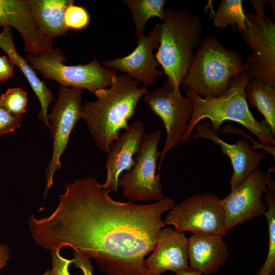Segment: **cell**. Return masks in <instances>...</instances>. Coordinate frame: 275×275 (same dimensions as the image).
Instances as JSON below:
<instances>
[{"instance_id":"cell-28","label":"cell","mask_w":275,"mask_h":275,"mask_svg":"<svg viewBox=\"0 0 275 275\" xmlns=\"http://www.w3.org/2000/svg\"><path fill=\"white\" fill-rule=\"evenodd\" d=\"M22 123V116L11 114L0 104V136L19 128Z\"/></svg>"},{"instance_id":"cell-11","label":"cell","mask_w":275,"mask_h":275,"mask_svg":"<svg viewBox=\"0 0 275 275\" xmlns=\"http://www.w3.org/2000/svg\"><path fill=\"white\" fill-rule=\"evenodd\" d=\"M82 91L79 88L61 86L58 99L48 115L53 143L51 158L45 169L44 197L52 186L56 172L61 167V157L66 149L70 134L77 122L81 119Z\"/></svg>"},{"instance_id":"cell-16","label":"cell","mask_w":275,"mask_h":275,"mask_svg":"<svg viewBox=\"0 0 275 275\" xmlns=\"http://www.w3.org/2000/svg\"><path fill=\"white\" fill-rule=\"evenodd\" d=\"M196 128L197 133L193 137L195 140L205 139L212 141L218 145L223 153L229 158L233 168L231 190L249 177L266 156V151L256 152L246 139L242 138L233 144L224 141L212 131L209 122L198 124Z\"/></svg>"},{"instance_id":"cell-8","label":"cell","mask_w":275,"mask_h":275,"mask_svg":"<svg viewBox=\"0 0 275 275\" xmlns=\"http://www.w3.org/2000/svg\"><path fill=\"white\" fill-rule=\"evenodd\" d=\"M160 137L159 130L145 133L134 156V165L119 177L118 186L123 188V196L132 203L158 202L166 198L160 174L156 173L161 154L158 149Z\"/></svg>"},{"instance_id":"cell-29","label":"cell","mask_w":275,"mask_h":275,"mask_svg":"<svg viewBox=\"0 0 275 275\" xmlns=\"http://www.w3.org/2000/svg\"><path fill=\"white\" fill-rule=\"evenodd\" d=\"M15 67L8 56H0V82H5L13 76Z\"/></svg>"},{"instance_id":"cell-3","label":"cell","mask_w":275,"mask_h":275,"mask_svg":"<svg viewBox=\"0 0 275 275\" xmlns=\"http://www.w3.org/2000/svg\"><path fill=\"white\" fill-rule=\"evenodd\" d=\"M252 79L245 70L232 80L225 93L215 98H202L190 89H184L193 101L194 111L183 143L188 142L194 129L200 121L208 119L212 131L216 134L224 122H235L255 135L262 145L274 148V135L270 128L265 121L257 120L249 108L245 89L246 84Z\"/></svg>"},{"instance_id":"cell-18","label":"cell","mask_w":275,"mask_h":275,"mask_svg":"<svg viewBox=\"0 0 275 275\" xmlns=\"http://www.w3.org/2000/svg\"><path fill=\"white\" fill-rule=\"evenodd\" d=\"M223 238L217 234L191 233L187 244L189 267L204 275L217 272L230 255Z\"/></svg>"},{"instance_id":"cell-2","label":"cell","mask_w":275,"mask_h":275,"mask_svg":"<svg viewBox=\"0 0 275 275\" xmlns=\"http://www.w3.org/2000/svg\"><path fill=\"white\" fill-rule=\"evenodd\" d=\"M147 87L128 75H117L108 87L94 92L97 98L82 105L81 119L87 124L97 147L108 153L120 131L126 128Z\"/></svg>"},{"instance_id":"cell-19","label":"cell","mask_w":275,"mask_h":275,"mask_svg":"<svg viewBox=\"0 0 275 275\" xmlns=\"http://www.w3.org/2000/svg\"><path fill=\"white\" fill-rule=\"evenodd\" d=\"M2 29L3 31L0 33V48L6 53L8 57L26 77L41 105L38 118L49 128L48 109L50 104L54 100L53 93L47 88L45 83L39 78L27 60L23 58L17 52L14 43L11 28L4 27Z\"/></svg>"},{"instance_id":"cell-15","label":"cell","mask_w":275,"mask_h":275,"mask_svg":"<svg viewBox=\"0 0 275 275\" xmlns=\"http://www.w3.org/2000/svg\"><path fill=\"white\" fill-rule=\"evenodd\" d=\"M145 130L144 123L136 120L118 135L107 153L105 162L107 175L105 182L101 184L102 188L118 195L119 177L134 165L133 157L139 150Z\"/></svg>"},{"instance_id":"cell-21","label":"cell","mask_w":275,"mask_h":275,"mask_svg":"<svg viewBox=\"0 0 275 275\" xmlns=\"http://www.w3.org/2000/svg\"><path fill=\"white\" fill-rule=\"evenodd\" d=\"M245 92L248 103L263 116L275 135V88L253 79L246 84Z\"/></svg>"},{"instance_id":"cell-4","label":"cell","mask_w":275,"mask_h":275,"mask_svg":"<svg viewBox=\"0 0 275 275\" xmlns=\"http://www.w3.org/2000/svg\"><path fill=\"white\" fill-rule=\"evenodd\" d=\"M202 34L198 16L186 10L165 9L155 57L177 92H180L181 81L193 61L195 49L202 41Z\"/></svg>"},{"instance_id":"cell-7","label":"cell","mask_w":275,"mask_h":275,"mask_svg":"<svg viewBox=\"0 0 275 275\" xmlns=\"http://www.w3.org/2000/svg\"><path fill=\"white\" fill-rule=\"evenodd\" d=\"M255 10L244 11L246 29L241 34L251 53L244 67L252 79L275 88V23L266 17L268 1H251Z\"/></svg>"},{"instance_id":"cell-6","label":"cell","mask_w":275,"mask_h":275,"mask_svg":"<svg viewBox=\"0 0 275 275\" xmlns=\"http://www.w3.org/2000/svg\"><path fill=\"white\" fill-rule=\"evenodd\" d=\"M26 58L32 68L41 72L44 78L55 80L63 87L85 89L92 93L109 86L118 75L117 70L104 67L96 59L84 65H67L60 48L37 57L29 54Z\"/></svg>"},{"instance_id":"cell-24","label":"cell","mask_w":275,"mask_h":275,"mask_svg":"<svg viewBox=\"0 0 275 275\" xmlns=\"http://www.w3.org/2000/svg\"><path fill=\"white\" fill-rule=\"evenodd\" d=\"M263 196L267 206L265 215L268 226V250L265 261L255 275H270L275 267V195L274 189L268 188Z\"/></svg>"},{"instance_id":"cell-22","label":"cell","mask_w":275,"mask_h":275,"mask_svg":"<svg viewBox=\"0 0 275 275\" xmlns=\"http://www.w3.org/2000/svg\"><path fill=\"white\" fill-rule=\"evenodd\" d=\"M122 2L131 11L138 41L145 35L144 29L150 18L157 17L161 21L164 18L166 3L164 0H124Z\"/></svg>"},{"instance_id":"cell-10","label":"cell","mask_w":275,"mask_h":275,"mask_svg":"<svg viewBox=\"0 0 275 275\" xmlns=\"http://www.w3.org/2000/svg\"><path fill=\"white\" fill-rule=\"evenodd\" d=\"M144 100L153 113L161 118L166 130V140L160 152L158 168L160 173L167 153L183 143L193 114L194 104L189 97H184L180 92H176L167 79L161 87L148 91Z\"/></svg>"},{"instance_id":"cell-13","label":"cell","mask_w":275,"mask_h":275,"mask_svg":"<svg viewBox=\"0 0 275 275\" xmlns=\"http://www.w3.org/2000/svg\"><path fill=\"white\" fill-rule=\"evenodd\" d=\"M160 24L138 41L136 48L128 55L122 58L106 60L103 66L124 72L138 83L145 86L154 85L157 78L162 76L163 71L157 69L159 66L153 54L154 49L159 44Z\"/></svg>"},{"instance_id":"cell-14","label":"cell","mask_w":275,"mask_h":275,"mask_svg":"<svg viewBox=\"0 0 275 275\" xmlns=\"http://www.w3.org/2000/svg\"><path fill=\"white\" fill-rule=\"evenodd\" d=\"M0 27L15 29L24 42V50L34 56L52 51L53 39L36 24L30 0H0Z\"/></svg>"},{"instance_id":"cell-31","label":"cell","mask_w":275,"mask_h":275,"mask_svg":"<svg viewBox=\"0 0 275 275\" xmlns=\"http://www.w3.org/2000/svg\"><path fill=\"white\" fill-rule=\"evenodd\" d=\"M10 258V252L8 245L0 243V271L6 266Z\"/></svg>"},{"instance_id":"cell-26","label":"cell","mask_w":275,"mask_h":275,"mask_svg":"<svg viewBox=\"0 0 275 275\" xmlns=\"http://www.w3.org/2000/svg\"><path fill=\"white\" fill-rule=\"evenodd\" d=\"M64 20L68 29L81 30L89 25L90 16L85 8L72 3L65 11Z\"/></svg>"},{"instance_id":"cell-5","label":"cell","mask_w":275,"mask_h":275,"mask_svg":"<svg viewBox=\"0 0 275 275\" xmlns=\"http://www.w3.org/2000/svg\"><path fill=\"white\" fill-rule=\"evenodd\" d=\"M245 70L236 50L227 49L217 38L208 36L202 40L181 85L202 98H215L225 93Z\"/></svg>"},{"instance_id":"cell-17","label":"cell","mask_w":275,"mask_h":275,"mask_svg":"<svg viewBox=\"0 0 275 275\" xmlns=\"http://www.w3.org/2000/svg\"><path fill=\"white\" fill-rule=\"evenodd\" d=\"M187 244L184 233L170 227L161 229L152 253L145 259V275H161L167 270L177 273L189 268Z\"/></svg>"},{"instance_id":"cell-9","label":"cell","mask_w":275,"mask_h":275,"mask_svg":"<svg viewBox=\"0 0 275 275\" xmlns=\"http://www.w3.org/2000/svg\"><path fill=\"white\" fill-rule=\"evenodd\" d=\"M176 231L206 233L225 237L228 230L225 223L222 201L212 193L197 194L184 200L168 211L163 221Z\"/></svg>"},{"instance_id":"cell-1","label":"cell","mask_w":275,"mask_h":275,"mask_svg":"<svg viewBox=\"0 0 275 275\" xmlns=\"http://www.w3.org/2000/svg\"><path fill=\"white\" fill-rule=\"evenodd\" d=\"M49 215L28 218L31 236L41 248L65 246L92 258L108 275H145V257L152 252L163 213L176 205L170 198L148 204L113 199L94 177L65 185Z\"/></svg>"},{"instance_id":"cell-25","label":"cell","mask_w":275,"mask_h":275,"mask_svg":"<svg viewBox=\"0 0 275 275\" xmlns=\"http://www.w3.org/2000/svg\"><path fill=\"white\" fill-rule=\"evenodd\" d=\"M27 93L20 88L8 89L0 96V104L11 114L22 116L26 111Z\"/></svg>"},{"instance_id":"cell-32","label":"cell","mask_w":275,"mask_h":275,"mask_svg":"<svg viewBox=\"0 0 275 275\" xmlns=\"http://www.w3.org/2000/svg\"><path fill=\"white\" fill-rule=\"evenodd\" d=\"M176 275H202L200 272L191 269L190 267L188 269L182 270L176 273Z\"/></svg>"},{"instance_id":"cell-27","label":"cell","mask_w":275,"mask_h":275,"mask_svg":"<svg viewBox=\"0 0 275 275\" xmlns=\"http://www.w3.org/2000/svg\"><path fill=\"white\" fill-rule=\"evenodd\" d=\"M51 268L42 275H70L69 267L73 259H66L60 254V250L51 251Z\"/></svg>"},{"instance_id":"cell-30","label":"cell","mask_w":275,"mask_h":275,"mask_svg":"<svg viewBox=\"0 0 275 275\" xmlns=\"http://www.w3.org/2000/svg\"><path fill=\"white\" fill-rule=\"evenodd\" d=\"M74 266L80 269L83 275H93L94 267L91 264V259L80 253L73 252Z\"/></svg>"},{"instance_id":"cell-23","label":"cell","mask_w":275,"mask_h":275,"mask_svg":"<svg viewBox=\"0 0 275 275\" xmlns=\"http://www.w3.org/2000/svg\"><path fill=\"white\" fill-rule=\"evenodd\" d=\"M213 23L218 28L232 26L235 30L236 24L240 33L246 29V16L241 0H221L216 12H213Z\"/></svg>"},{"instance_id":"cell-12","label":"cell","mask_w":275,"mask_h":275,"mask_svg":"<svg viewBox=\"0 0 275 275\" xmlns=\"http://www.w3.org/2000/svg\"><path fill=\"white\" fill-rule=\"evenodd\" d=\"M269 188H275L270 170L263 172L259 167L221 200L228 231L253 218L264 215L267 206L263 196Z\"/></svg>"},{"instance_id":"cell-20","label":"cell","mask_w":275,"mask_h":275,"mask_svg":"<svg viewBox=\"0 0 275 275\" xmlns=\"http://www.w3.org/2000/svg\"><path fill=\"white\" fill-rule=\"evenodd\" d=\"M72 3V0H30L31 12L36 24L52 39L65 35L69 30L65 23V13Z\"/></svg>"}]
</instances>
